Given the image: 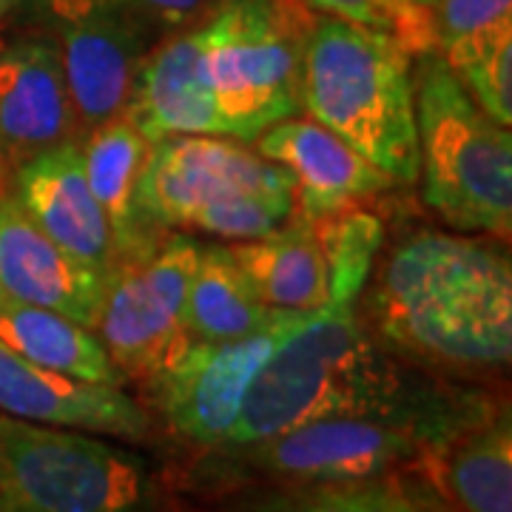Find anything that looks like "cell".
<instances>
[{
	"label": "cell",
	"instance_id": "obj_1",
	"mask_svg": "<svg viewBox=\"0 0 512 512\" xmlns=\"http://www.w3.org/2000/svg\"><path fill=\"white\" fill-rule=\"evenodd\" d=\"M373 316L387 342L441 367H507L510 256L490 242L424 231L384 262Z\"/></svg>",
	"mask_w": 512,
	"mask_h": 512
},
{
	"label": "cell",
	"instance_id": "obj_2",
	"mask_svg": "<svg viewBox=\"0 0 512 512\" xmlns=\"http://www.w3.org/2000/svg\"><path fill=\"white\" fill-rule=\"evenodd\" d=\"M439 382L407 373L356 316V302L305 313L259 367L237 427L222 447L274 439L305 421L390 410L433 393ZM220 450V447H217Z\"/></svg>",
	"mask_w": 512,
	"mask_h": 512
},
{
	"label": "cell",
	"instance_id": "obj_3",
	"mask_svg": "<svg viewBox=\"0 0 512 512\" xmlns=\"http://www.w3.org/2000/svg\"><path fill=\"white\" fill-rule=\"evenodd\" d=\"M493 407L478 393L439 384L416 402L305 421L274 439L205 450V456L214 470L274 484L373 481L421 470L436 450Z\"/></svg>",
	"mask_w": 512,
	"mask_h": 512
},
{
	"label": "cell",
	"instance_id": "obj_4",
	"mask_svg": "<svg viewBox=\"0 0 512 512\" xmlns=\"http://www.w3.org/2000/svg\"><path fill=\"white\" fill-rule=\"evenodd\" d=\"M299 103L305 117L356 148L393 183L419 180L413 55L390 32L313 15Z\"/></svg>",
	"mask_w": 512,
	"mask_h": 512
},
{
	"label": "cell",
	"instance_id": "obj_5",
	"mask_svg": "<svg viewBox=\"0 0 512 512\" xmlns=\"http://www.w3.org/2000/svg\"><path fill=\"white\" fill-rule=\"evenodd\" d=\"M140 205L154 228L225 242L271 237L296 214L291 174L242 140L217 134L151 143Z\"/></svg>",
	"mask_w": 512,
	"mask_h": 512
},
{
	"label": "cell",
	"instance_id": "obj_6",
	"mask_svg": "<svg viewBox=\"0 0 512 512\" xmlns=\"http://www.w3.org/2000/svg\"><path fill=\"white\" fill-rule=\"evenodd\" d=\"M419 177L427 208L464 234L510 237L512 137L436 52L413 69Z\"/></svg>",
	"mask_w": 512,
	"mask_h": 512
},
{
	"label": "cell",
	"instance_id": "obj_7",
	"mask_svg": "<svg viewBox=\"0 0 512 512\" xmlns=\"http://www.w3.org/2000/svg\"><path fill=\"white\" fill-rule=\"evenodd\" d=\"M151 464L109 436L0 413V512H160Z\"/></svg>",
	"mask_w": 512,
	"mask_h": 512
},
{
	"label": "cell",
	"instance_id": "obj_8",
	"mask_svg": "<svg viewBox=\"0 0 512 512\" xmlns=\"http://www.w3.org/2000/svg\"><path fill=\"white\" fill-rule=\"evenodd\" d=\"M313 12L296 0H225L202 23V77L228 137H256L302 114L299 77Z\"/></svg>",
	"mask_w": 512,
	"mask_h": 512
},
{
	"label": "cell",
	"instance_id": "obj_9",
	"mask_svg": "<svg viewBox=\"0 0 512 512\" xmlns=\"http://www.w3.org/2000/svg\"><path fill=\"white\" fill-rule=\"evenodd\" d=\"M55 37L83 131L123 117L134 77L165 37L137 0H29Z\"/></svg>",
	"mask_w": 512,
	"mask_h": 512
},
{
	"label": "cell",
	"instance_id": "obj_10",
	"mask_svg": "<svg viewBox=\"0 0 512 512\" xmlns=\"http://www.w3.org/2000/svg\"><path fill=\"white\" fill-rule=\"evenodd\" d=\"M200 248L197 239L177 234L111 276L94 333L128 382H151L194 345L185 330V296Z\"/></svg>",
	"mask_w": 512,
	"mask_h": 512
},
{
	"label": "cell",
	"instance_id": "obj_11",
	"mask_svg": "<svg viewBox=\"0 0 512 512\" xmlns=\"http://www.w3.org/2000/svg\"><path fill=\"white\" fill-rule=\"evenodd\" d=\"M293 313L271 328L228 342H194L183 356L146 382L151 413L165 427L200 450H217L237 427L245 393L279 345V339L302 319Z\"/></svg>",
	"mask_w": 512,
	"mask_h": 512
},
{
	"label": "cell",
	"instance_id": "obj_12",
	"mask_svg": "<svg viewBox=\"0 0 512 512\" xmlns=\"http://www.w3.org/2000/svg\"><path fill=\"white\" fill-rule=\"evenodd\" d=\"M86 131L74 109L55 37L37 32L0 43V157L6 174Z\"/></svg>",
	"mask_w": 512,
	"mask_h": 512
},
{
	"label": "cell",
	"instance_id": "obj_13",
	"mask_svg": "<svg viewBox=\"0 0 512 512\" xmlns=\"http://www.w3.org/2000/svg\"><path fill=\"white\" fill-rule=\"evenodd\" d=\"M9 197L66 254L97 274L120 268L117 242L83 174L80 146L63 143L9 171Z\"/></svg>",
	"mask_w": 512,
	"mask_h": 512
},
{
	"label": "cell",
	"instance_id": "obj_14",
	"mask_svg": "<svg viewBox=\"0 0 512 512\" xmlns=\"http://www.w3.org/2000/svg\"><path fill=\"white\" fill-rule=\"evenodd\" d=\"M0 413L86 430L120 441H148L154 413L126 387L77 382L23 359L0 339Z\"/></svg>",
	"mask_w": 512,
	"mask_h": 512
},
{
	"label": "cell",
	"instance_id": "obj_15",
	"mask_svg": "<svg viewBox=\"0 0 512 512\" xmlns=\"http://www.w3.org/2000/svg\"><path fill=\"white\" fill-rule=\"evenodd\" d=\"M254 148L291 174L296 214L308 222L353 211L396 185L356 148L311 117L274 123L256 137Z\"/></svg>",
	"mask_w": 512,
	"mask_h": 512
},
{
	"label": "cell",
	"instance_id": "obj_16",
	"mask_svg": "<svg viewBox=\"0 0 512 512\" xmlns=\"http://www.w3.org/2000/svg\"><path fill=\"white\" fill-rule=\"evenodd\" d=\"M109 282V276L57 248L18 202L0 191V288L12 302L63 313L94 330Z\"/></svg>",
	"mask_w": 512,
	"mask_h": 512
},
{
	"label": "cell",
	"instance_id": "obj_17",
	"mask_svg": "<svg viewBox=\"0 0 512 512\" xmlns=\"http://www.w3.org/2000/svg\"><path fill=\"white\" fill-rule=\"evenodd\" d=\"M202 23L165 35L134 77L123 117L148 143L177 134L228 137L217 100L202 77Z\"/></svg>",
	"mask_w": 512,
	"mask_h": 512
},
{
	"label": "cell",
	"instance_id": "obj_18",
	"mask_svg": "<svg viewBox=\"0 0 512 512\" xmlns=\"http://www.w3.org/2000/svg\"><path fill=\"white\" fill-rule=\"evenodd\" d=\"M77 146L86 183L111 225L120 265L151 254L160 245L154 237L157 228L146 220L140 205V183L146 174L151 143L126 117H114L89 128Z\"/></svg>",
	"mask_w": 512,
	"mask_h": 512
},
{
	"label": "cell",
	"instance_id": "obj_19",
	"mask_svg": "<svg viewBox=\"0 0 512 512\" xmlns=\"http://www.w3.org/2000/svg\"><path fill=\"white\" fill-rule=\"evenodd\" d=\"M453 512H512V419L498 407L464 427L421 464Z\"/></svg>",
	"mask_w": 512,
	"mask_h": 512
},
{
	"label": "cell",
	"instance_id": "obj_20",
	"mask_svg": "<svg viewBox=\"0 0 512 512\" xmlns=\"http://www.w3.org/2000/svg\"><path fill=\"white\" fill-rule=\"evenodd\" d=\"M256 296L276 311L313 313L333 302V274L316 225L293 214L276 234L228 242Z\"/></svg>",
	"mask_w": 512,
	"mask_h": 512
},
{
	"label": "cell",
	"instance_id": "obj_21",
	"mask_svg": "<svg viewBox=\"0 0 512 512\" xmlns=\"http://www.w3.org/2000/svg\"><path fill=\"white\" fill-rule=\"evenodd\" d=\"M293 316L268 308L228 245H202L185 296V330L191 342H228Z\"/></svg>",
	"mask_w": 512,
	"mask_h": 512
},
{
	"label": "cell",
	"instance_id": "obj_22",
	"mask_svg": "<svg viewBox=\"0 0 512 512\" xmlns=\"http://www.w3.org/2000/svg\"><path fill=\"white\" fill-rule=\"evenodd\" d=\"M0 339L18 350L23 359L77 382L109 387L128 384L126 376L111 362L100 336L63 313L9 299L0 308Z\"/></svg>",
	"mask_w": 512,
	"mask_h": 512
},
{
	"label": "cell",
	"instance_id": "obj_23",
	"mask_svg": "<svg viewBox=\"0 0 512 512\" xmlns=\"http://www.w3.org/2000/svg\"><path fill=\"white\" fill-rule=\"evenodd\" d=\"M222 512H433L399 476L330 484H274Z\"/></svg>",
	"mask_w": 512,
	"mask_h": 512
},
{
	"label": "cell",
	"instance_id": "obj_24",
	"mask_svg": "<svg viewBox=\"0 0 512 512\" xmlns=\"http://www.w3.org/2000/svg\"><path fill=\"white\" fill-rule=\"evenodd\" d=\"M433 52L458 69L504 37H512V0H436L430 9Z\"/></svg>",
	"mask_w": 512,
	"mask_h": 512
},
{
	"label": "cell",
	"instance_id": "obj_25",
	"mask_svg": "<svg viewBox=\"0 0 512 512\" xmlns=\"http://www.w3.org/2000/svg\"><path fill=\"white\" fill-rule=\"evenodd\" d=\"M316 234L328 254L333 274V302H356L365 288L373 256L384 239L382 222L365 211H345L328 220H316Z\"/></svg>",
	"mask_w": 512,
	"mask_h": 512
},
{
	"label": "cell",
	"instance_id": "obj_26",
	"mask_svg": "<svg viewBox=\"0 0 512 512\" xmlns=\"http://www.w3.org/2000/svg\"><path fill=\"white\" fill-rule=\"evenodd\" d=\"M313 15L353 20L390 32L413 57L433 52V23L410 15L399 0H296Z\"/></svg>",
	"mask_w": 512,
	"mask_h": 512
},
{
	"label": "cell",
	"instance_id": "obj_27",
	"mask_svg": "<svg viewBox=\"0 0 512 512\" xmlns=\"http://www.w3.org/2000/svg\"><path fill=\"white\" fill-rule=\"evenodd\" d=\"M453 74L495 123L512 126V37L487 46L453 69Z\"/></svg>",
	"mask_w": 512,
	"mask_h": 512
},
{
	"label": "cell",
	"instance_id": "obj_28",
	"mask_svg": "<svg viewBox=\"0 0 512 512\" xmlns=\"http://www.w3.org/2000/svg\"><path fill=\"white\" fill-rule=\"evenodd\" d=\"M165 35L191 29L202 20H208L225 0H137Z\"/></svg>",
	"mask_w": 512,
	"mask_h": 512
},
{
	"label": "cell",
	"instance_id": "obj_29",
	"mask_svg": "<svg viewBox=\"0 0 512 512\" xmlns=\"http://www.w3.org/2000/svg\"><path fill=\"white\" fill-rule=\"evenodd\" d=\"M399 3H402L410 15H419V18L430 20V9H433L436 0H399Z\"/></svg>",
	"mask_w": 512,
	"mask_h": 512
},
{
	"label": "cell",
	"instance_id": "obj_30",
	"mask_svg": "<svg viewBox=\"0 0 512 512\" xmlns=\"http://www.w3.org/2000/svg\"><path fill=\"white\" fill-rule=\"evenodd\" d=\"M26 3L29 0H0V23L9 18V15H15L20 6H26Z\"/></svg>",
	"mask_w": 512,
	"mask_h": 512
},
{
	"label": "cell",
	"instance_id": "obj_31",
	"mask_svg": "<svg viewBox=\"0 0 512 512\" xmlns=\"http://www.w3.org/2000/svg\"><path fill=\"white\" fill-rule=\"evenodd\" d=\"M6 180V168H3V157H0V185Z\"/></svg>",
	"mask_w": 512,
	"mask_h": 512
},
{
	"label": "cell",
	"instance_id": "obj_32",
	"mask_svg": "<svg viewBox=\"0 0 512 512\" xmlns=\"http://www.w3.org/2000/svg\"><path fill=\"white\" fill-rule=\"evenodd\" d=\"M6 302H9V296H6V293H3V288H0V308H3Z\"/></svg>",
	"mask_w": 512,
	"mask_h": 512
},
{
	"label": "cell",
	"instance_id": "obj_33",
	"mask_svg": "<svg viewBox=\"0 0 512 512\" xmlns=\"http://www.w3.org/2000/svg\"><path fill=\"white\" fill-rule=\"evenodd\" d=\"M0 43H3V40H0Z\"/></svg>",
	"mask_w": 512,
	"mask_h": 512
}]
</instances>
